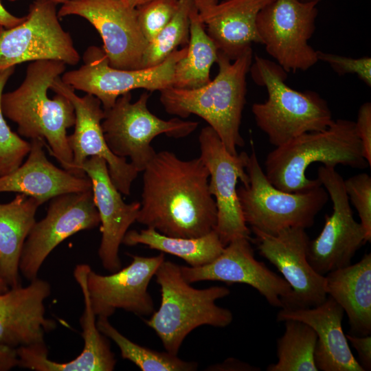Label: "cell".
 <instances>
[{"instance_id": "cell-39", "label": "cell", "mask_w": 371, "mask_h": 371, "mask_svg": "<svg viewBox=\"0 0 371 371\" xmlns=\"http://www.w3.org/2000/svg\"><path fill=\"white\" fill-rule=\"evenodd\" d=\"M206 370L211 371H260L258 367L240 361L235 358H228L224 361L210 366Z\"/></svg>"}, {"instance_id": "cell-30", "label": "cell", "mask_w": 371, "mask_h": 371, "mask_svg": "<svg viewBox=\"0 0 371 371\" xmlns=\"http://www.w3.org/2000/svg\"><path fill=\"white\" fill-rule=\"evenodd\" d=\"M284 322V332L277 340L276 363L267 371H318L314 359L317 336L306 323L294 319Z\"/></svg>"}, {"instance_id": "cell-5", "label": "cell", "mask_w": 371, "mask_h": 371, "mask_svg": "<svg viewBox=\"0 0 371 371\" xmlns=\"http://www.w3.org/2000/svg\"><path fill=\"white\" fill-rule=\"evenodd\" d=\"M155 276L161 303L144 322L156 333L168 352L177 355L186 337L199 326L224 328L232 322V311L216 304L230 294L227 287L194 288L183 278L181 266L166 260Z\"/></svg>"}, {"instance_id": "cell-45", "label": "cell", "mask_w": 371, "mask_h": 371, "mask_svg": "<svg viewBox=\"0 0 371 371\" xmlns=\"http://www.w3.org/2000/svg\"><path fill=\"white\" fill-rule=\"evenodd\" d=\"M302 1H315V2H317L319 3V2L321 1V0H301Z\"/></svg>"}, {"instance_id": "cell-46", "label": "cell", "mask_w": 371, "mask_h": 371, "mask_svg": "<svg viewBox=\"0 0 371 371\" xmlns=\"http://www.w3.org/2000/svg\"><path fill=\"white\" fill-rule=\"evenodd\" d=\"M122 1H126V0H122Z\"/></svg>"}, {"instance_id": "cell-26", "label": "cell", "mask_w": 371, "mask_h": 371, "mask_svg": "<svg viewBox=\"0 0 371 371\" xmlns=\"http://www.w3.org/2000/svg\"><path fill=\"white\" fill-rule=\"evenodd\" d=\"M324 289L346 313L350 333L357 336L371 333V254L357 263L334 270L324 276Z\"/></svg>"}, {"instance_id": "cell-20", "label": "cell", "mask_w": 371, "mask_h": 371, "mask_svg": "<svg viewBox=\"0 0 371 371\" xmlns=\"http://www.w3.org/2000/svg\"><path fill=\"white\" fill-rule=\"evenodd\" d=\"M91 267L77 265L74 277L83 296L84 310L80 318L84 346L80 354L67 362L49 359L45 342L17 348L18 367L34 371H113L116 365L115 354L107 337L98 329L87 290V275Z\"/></svg>"}, {"instance_id": "cell-44", "label": "cell", "mask_w": 371, "mask_h": 371, "mask_svg": "<svg viewBox=\"0 0 371 371\" xmlns=\"http://www.w3.org/2000/svg\"><path fill=\"white\" fill-rule=\"evenodd\" d=\"M10 1H18V0H9ZM54 2H55L56 3H64L65 2H67V1L69 0H51Z\"/></svg>"}, {"instance_id": "cell-47", "label": "cell", "mask_w": 371, "mask_h": 371, "mask_svg": "<svg viewBox=\"0 0 371 371\" xmlns=\"http://www.w3.org/2000/svg\"></svg>"}, {"instance_id": "cell-35", "label": "cell", "mask_w": 371, "mask_h": 371, "mask_svg": "<svg viewBox=\"0 0 371 371\" xmlns=\"http://www.w3.org/2000/svg\"><path fill=\"white\" fill-rule=\"evenodd\" d=\"M349 201L357 210L360 223L366 234L367 242L371 241V177L366 172L344 179Z\"/></svg>"}, {"instance_id": "cell-16", "label": "cell", "mask_w": 371, "mask_h": 371, "mask_svg": "<svg viewBox=\"0 0 371 371\" xmlns=\"http://www.w3.org/2000/svg\"><path fill=\"white\" fill-rule=\"evenodd\" d=\"M50 89L67 97L74 108V131L68 135L67 140L75 174L87 175L82 166L89 157L102 158L116 188L121 194H130L132 183L139 172L126 159L115 155L109 149L101 125L104 111L100 100L88 93L82 97L78 95L72 87L62 81L60 76L53 81Z\"/></svg>"}, {"instance_id": "cell-7", "label": "cell", "mask_w": 371, "mask_h": 371, "mask_svg": "<svg viewBox=\"0 0 371 371\" xmlns=\"http://www.w3.org/2000/svg\"><path fill=\"white\" fill-rule=\"evenodd\" d=\"M245 169L249 183L237 188V194L244 220L251 229L276 235L287 228L311 227L329 199L322 186L298 192L276 188L267 179L253 146Z\"/></svg>"}, {"instance_id": "cell-11", "label": "cell", "mask_w": 371, "mask_h": 371, "mask_svg": "<svg viewBox=\"0 0 371 371\" xmlns=\"http://www.w3.org/2000/svg\"><path fill=\"white\" fill-rule=\"evenodd\" d=\"M187 45L175 50L160 65L145 69L124 70L111 67L102 49L89 46L82 56L83 65L64 72L60 78L74 90L93 95L104 110L110 109L121 95L135 89L161 91L172 87L177 62L186 53Z\"/></svg>"}, {"instance_id": "cell-9", "label": "cell", "mask_w": 371, "mask_h": 371, "mask_svg": "<svg viewBox=\"0 0 371 371\" xmlns=\"http://www.w3.org/2000/svg\"><path fill=\"white\" fill-rule=\"evenodd\" d=\"M57 3L35 0L20 24L0 26V71L25 62L52 60L76 65L80 55L59 22Z\"/></svg>"}, {"instance_id": "cell-13", "label": "cell", "mask_w": 371, "mask_h": 371, "mask_svg": "<svg viewBox=\"0 0 371 371\" xmlns=\"http://www.w3.org/2000/svg\"><path fill=\"white\" fill-rule=\"evenodd\" d=\"M49 201L45 216L34 224L21 254L19 271L29 281L38 277L44 261L58 245L100 223L92 189L60 194Z\"/></svg>"}, {"instance_id": "cell-21", "label": "cell", "mask_w": 371, "mask_h": 371, "mask_svg": "<svg viewBox=\"0 0 371 371\" xmlns=\"http://www.w3.org/2000/svg\"><path fill=\"white\" fill-rule=\"evenodd\" d=\"M82 171L92 183L94 203L100 216L102 234L98 256L102 267L110 273L122 267L120 245L131 225L135 221L140 202L126 203L111 181L105 160L98 157L87 159Z\"/></svg>"}, {"instance_id": "cell-37", "label": "cell", "mask_w": 371, "mask_h": 371, "mask_svg": "<svg viewBox=\"0 0 371 371\" xmlns=\"http://www.w3.org/2000/svg\"><path fill=\"white\" fill-rule=\"evenodd\" d=\"M355 122L356 131L360 139L363 155L371 166V103H363L358 111L357 120Z\"/></svg>"}, {"instance_id": "cell-33", "label": "cell", "mask_w": 371, "mask_h": 371, "mask_svg": "<svg viewBox=\"0 0 371 371\" xmlns=\"http://www.w3.org/2000/svg\"><path fill=\"white\" fill-rule=\"evenodd\" d=\"M14 70L15 67H12L0 71V176L9 174L21 166L30 150V142L11 130L1 106L3 90Z\"/></svg>"}, {"instance_id": "cell-36", "label": "cell", "mask_w": 371, "mask_h": 371, "mask_svg": "<svg viewBox=\"0 0 371 371\" xmlns=\"http://www.w3.org/2000/svg\"><path fill=\"white\" fill-rule=\"evenodd\" d=\"M318 60L327 63L339 75L356 74L368 86H371V58H350L317 51Z\"/></svg>"}, {"instance_id": "cell-22", "label": "cell", "mask_w": 371, "mask_h": 371, "mask_svg": "<svg viewBox=\"0 0 371 371\" xmlns=\"http://www.w3.org/2000/svg\"><path fill=\"white\" fill-rule=\"evenodd\" d=\"M25 286L10 287L0 293V344L17 348L45 342V335L57 326L45 317V300L50 284L38 277Z\"/></svg>"}, {"instance_id": "cell-28", "label": "cell", "mask_w": 371, "mask_h": 371, "mask_svg": "<svg viewBox=\"0 0 371 371\" xmlns=\"http://www.w3.org/2000/svg\"><path fill=\"white\" fill-rule=\"evenodd\" d=\"M122 244L127 246L144 245L179 257L193 267L211 262L225 247L215 230L201 237L182 238L168 236L150 227L139 231L128 230Z\"/></svg>"}, {"instance_id": "cell-42", "label": "cell", "mask_w": 371, "mask_h": 371, "mask_svg": "<svg viewBox=\"0 0 371 371\" xmlns=\"http://www.w3.org/2000/svg\"><path fill=\"white\" fill-rule=\"evenodd\" d=\"M9 288L8 284L0 272V293L6 291Z\"/></svg>"}, {"instance_id": "cell-31", "label": "cell", "mask_w": 371, "mask_h": 371, "mask_svg": "<svg viewBox=\"0 0 371 371\" xmlns=\"http://www.w3.org/2000/svg\"><path fill=\"white\" fill-rule=\"evenodd\" d=\"M99 330L118 347L122 359L133 363L142 371H195L196 361H184L167 351L159 352L140 346L122 335L106 317H98Z\"/></svg>"}, {"instance_id": "cell-10", "label": "cell", "mask_w": 371, "mask_h": 371, "mask_svg": "<svg viewBox=\"0 0 371 371\" xmlns=\"http://www.w3.org/2000/svg\"><path fill=\"white\" fill-rule=\"evenodd\" d=\"M317 4L271 0L258 14L261 43L285 71H306L319 61L317 51L308 44L315 30Z\"/></svg>"}, {"instance_id": "cell-3", "label": "cell", "mask_w": 371, "mask_h": 371, "mask_svg": "<svg viewBox=\"0 0 371 371\" xmlns=\"http://www.w3.org/2000/svg\"><path fill=\"white\" fill-rule=\"evenodd\" d=\"M252 59L251 47L234 60L218 51V71L213 80L193 89L166 88L160 91V102L170 115L187 118L194 114L203 119L227 152L236 155L237 148L245 144L240 126Z\"/></svg>"}, {"instance_id": "cell-2", "label": "cell", "mask_w": 371, "mask_h": 371, "mask_svg": "<svg viewBox=\"0 0 371 371\" xmlns=\"http://www.w3.org/2000/svg\"><path fill=\"white\" fill-rule=\"evenodd\" d=\"M65 69L66 64L58 60L30 62L21 85L2 94L1 106L4 117L17 125L20 136L46 141L50 155L63 169L76 175L67 134L75 124L74 108L63 94L56 93L53 98L47 95L53 81Z\"/></svg>"}, {"instance_id": "cell-38", "label": "cell", "mask_w": 371, "mask_h": 371, "mask_svg": "<svg viewBox=\"0 0 371 371\" xmlns=\"http://www.w3.org/2000/svg\"><path fill=\"white\" fill-rule=\"evenodd\" d=\"M346 338L357 350L359 359V364L364 371L371 370V336H357L351 334L346 335Z\"/></svg>"}, {"instance_id": "cell-23", "label": "cell", "mask_w": 371, "mask_h": 371, "mask_svg": "<svg viewBox=\"0 0 371 371\" xmlns=\"http://www.w3.org/2000/svg\"><path fill=\"white\" fill-rule=\"evenodd\" d=\"M271 0H193L200 19L218 51L231 60L252 43H261L256 27L259 12Z\"/></svg>"}, {"instance_id": "cell-19", "label": "cell", "mask_w": 371, "mask_h": 371, "mask_svg": "<svg viewBox=\"0 0 371 371\" xmlns=\"http://www.w3.org/2000/svg\"><path fill=\"white\" fill-rule=\"evenodd\" d=\"M249 238H238L227 245L211 262L200 267L181 266L183 278L189 283L219 281L246 284L257 290L269 304L283 308L292 289L281 276L257 260Z\"/></svg>"}, {"instance_id": "cell-24", "label": "cell", "mask_w": 371, "mask_h": 371, "mask_svg": "<svg viewBox=\"0 0 371 371\" xmlns=\"http://www.w3.org/2000/svg\"><path fill=\"white\" fill-rule=\"evenodd\" d=\"M344 311L331 297L322 304L310 308H281L276 319H294L312 327L317 339L314 359L318 370L364 371L349 347L342 329Z\"/></svg>"}, {"instance_id": "cell-41", "label": "cell", "mask_w": 371, "mask_h": 371, "mask_svg": "<svg viewBox=\"0 0 371 371\" xmlns=\"http://www.w3.org/2000/svg\"><path fill=\"white\" fill-rule=\"evenodd\" d=\"M25 16H16L8 12L1 3L0 0V26L5 28H11L25 20Z\"/></svg>"}, {"instance_id": "cell-12", "label": "cell", "mask_w": 371, "mask_h": 371, "mask_svg": "<svg viewBox=\"0 0 371 371\" xmlns=\"http://www.w3.org/2000/svg\"><path fill=\"white\" fill-rule=\"evenodd\" d=\"M335 168L323 165L317 169V179L331 199L333 212L325 216L318 236L309 240L306 254L311 266L322 276L350 265L367 242L364 229L354 218L344 179Z\"/></svg>"}, {"instance_id": "cell-43", "label": "cell", "mask_w": 371, "mask_h": 371, "mask_svg": "<svg viewBox=\"0 0 371 371\" xmlns=\"http://www.w3.org/2000/svg\"><path fill=\"white\" fill-rule=\"evenodd\" d=\"M146 0H126V3L133 8H136L137 5L145 1Z\"/></svg>"}, {"instance_id": "cell-18", "label": "cell", "mask_w": 371, "mask_h": 371, "mask_svg": "<svg viewBox=\"0 0 371 371\" xmlns=\"http://www.w3.org/2000/svg\"><path fill=\"white\" fill-rule=\"evenodd\" d=\"M131 262L109 275L91 268L87 275V290L92 308L98 317L109 318L117 309L139 317L150 316L155 304L148 292L150 282L165 260L164 253L150 256L132 255Z\"/></svg>"}, {"instance_id": "cell-8", "label": "cell", "mask_w": 371, "mask_h": 371, "mask_svg": "<svg viewBox=\"0 0 371 371\" xmlns=\"http://www.w3.org/2000/svg\"><path fill=\"white\" fill-rule=\"evenodd\" d=\"M149 93L144 92L132 102L131 92L119 96L115 104L104 111L101 125L106 142L115 155L126 159L139 172L157 152L150 145L154 138L165 134L181 138L192 133L199 123L175 117L164 120L148 108Z\"/></svg>"}, {"instance_id": "cell-4", "label": "cell", "mask_w": 371, "mask_h": 371, "mask_svg": "<svg viewBox=\"0 0 371 371\" xmlns=\"http://www.w3.org/2000/svg\"><path fill=\"white\" fill-rule=\"evenodd\" d=\"M315 162L358 169L369 166L354 121L337 119L324 130L305 133L275 147L266 157L265 174L279 190L304 192L322 186L317 178L311 179L306 175Z\"/></svg>"}, {"instance_id": "cell-14", "label": "cell", "mask_w": 371, "mask_h": 371, "mask_svg": "<svg viewBox=\"0 0 371 371\" xmlns=\"http://www.w3.org/2000/svg\"><path fill=\"white\" fill-rule=\"evenodd\" d=\"M77 15L98 31L111 67L142 69L148 44L140 29L136 8L122 0H69L58 11L59 18Z\"/></svg>"}, {"instance_id": "cell-27", "label": "cell", "mask_w": 371, "mask_h": 371, "mask_svg": "<svg viewBox=\"0 0 371 371\" xmlns=\"http://www.w3.org/2000/svg\"><path fill=\"white\" fill-rule=\"evenodd\" d=\"M41 205L36 199L19 193L10 202L0 203V272L9 287L21 285L20 257Z\"/></svg>"}, {"instance_id": "cell-32", "label": "cell", "mask_w": 371, "mask_h": 371, "mask_svg": "<svg viewBox=\"0 0 371 371\" xmlns=\"http://www.w3.org/2000/svg\"><path fill=\"white\" fill-rule=\"evenodd\" d=\"M192 0H179L177 10L170 21L148 43L144 52L142 69L157 66L179 45H187L190 37L189 14Z\"/></svg>"}, {"instance_id": "cell-40", "label": "cell", "mask_w": 371, "mask_h": 371, "mask_svg": "<svg viewBox=\"0 0 371 371\" xmlns=\"http://www.w3.org/2000/svg\"><path fill=\"white\" fill-rule=\"evenodd\" d=\"M18 364L16 348L0 344V371H9Z\"/></svg>"}, {"instance_id": "cell-15", "label": "cell", "mask_w": 371, "mask_h": 371, "mask_svg": "<svg viewBox=\"0 0 371 371\" xmlns=\"http://www.w3.org/2000/svg\"><path fill=\"white\" fill-rule=\"evenodd\" d=\"M200 158L210 173L209 189L217 210L215 231L225 247L238 238H250L237 194V183H249L245 166L248 155L242 152L231 155L210 126L202 128L199 137Z\"/></svg>"}, {"instance_id": "cell-6", "label": "cell", "mask_w": 371, "mask_h": 371, "mask_svg": "<svg viewBox=\"0 0 371 371\" xmlns=\"http://www.w3.org/2000/svg\"><path fill=\"white\" fill-rule=\"evenodd\" d=\"M249 71L254 82L265 87L267 99L254 103L257 126L275 147L308 132L326 129L334 120L327 102L315 91H299L286 82V71L273 62L256 56Z\"/></svg>"}, {"instance_id": "cell-17", "label": "cell", "mask_w": 371, "mask_h": 371, "mask_svg": "<svg viewBox=\"0 0 371 371\" xmlns=\"http://www.w3.org/2000/svg\"><path fill=\"white\" fill-rule=\"evenodd\" d=\"M251 230L260 254L278 269L291 287V295L282 308H310L326 300L325 277L307 260L310 239L305 229L287 228L276 235Z\"/></svg>"}, {"instance_id": "cell-25", "label": "cell", "mask_w": 371, "mask_h": 371, "mask_svg": "<svg viewBox=\"0 0 371 371\" xmlns=\"http://www.w3.org/2000/svg\"><path fill=\"white\" fill-rule=\"evenodd\" d=\"M44 146L43 139L30 140V150L25 161L9 174L0 176V192L23 194L43 204L60 194L92 189L87 175H74L49 161Z\"/></svg>"}, {"instance_id": "cell-29", "label": "cell", "mask_w": 371, "mask_h": 371, "mask_svg": "<svg viewBox=\"0 0 371 371\" xmlns=\"http://www.w3.org/2000/svg\"><path fill=\"white\" fill-rule=\"evenodd\" d=\"M189 19L186 53L176 64L173 73L172 87L177 89H193L209 83L210 69L218 56V49L207 34L194 2Z\"/></svg>"}, {"instance_id": "cell-34", "label": "cell", "mask_w": 371, "mask_h": 371, "mask_svg": "<svg viewBox=\"0 0 371 371\" xmlns=\"http://www.w3.org/2000/svg\"><path fill=\"white\" fill-rule=\"evenodd\" d=\"M179 0H146L136 7L140 29L149 43L170 21Z\"/></svg>"}, {"instance_id": "cell-1", "label": "cell", "mask_w": 371, "mask_h": 371, "mask_svg": "<svg viewBox=\"0 0 371 371\" xmlns=\"http://www.w3.org/2000/svg\"><path fill=\"white\" fill-rule=\"evenodd\" d=\"M137 222L173 237L197 238L215 229L217 210L209 171L199 157L182 160L157 153L143 170Z\"/></svg>"}]
</instances>
